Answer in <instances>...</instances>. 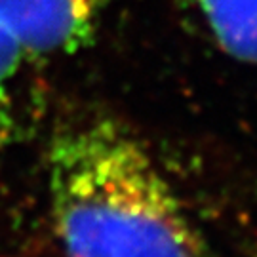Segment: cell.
Returning a JSON list of instances; mask_svg holds the SVG:
<instances>
[{
  "label": "cell",
  "instance_id": "cell-3",
  "mask_svg": "<svg viewBox=\"0 0 257 257\" xmlns=\"http://www.w3.org/2000/svg\"><path fill=\"white\" fill-rule=\"evenodd\" d=\"M215 44L227 55L257 65V0H194Z\"/></svg>",
  "mask_w": 257,
  "mask_h": 257
},
{
  "label": "cell",
  "instance_id": "cell-2",
  "mask_svg": "<svg viewBox=\"0 0 257 257\" xmlns=\"http://www.w3.org/2000/svg\"><path fill=\"white\" fill-rule=\"evenodd\" d=\"M105 0H0V23L25 57L67 55L93 40Z\"/></svg>",
  "mask_w": 257,
  "mask_h": 257
},
{
  "label": "cell",
  "instance_id": "cell-1",
  "mask_svg": "<svg viewBox=\"0 0 257 257\" xmlns=\"http://www.w3.org/2000/svg\"><path fill=\"white\" fill-rule=\"evenodd\" d=\"M63 257H213L143 141L118 118L74 120L48 149Z\"/></svg>",
  "mask_w": 257,
  "mask_h": 257
},
{
  "label": "cell",
  "instance_id": "cell-4",
  "mask_svg": "<svg viewBox=\"0 0 257 257\" xmlns=\"http://www.w3.org/2000/svg\"><path fill=\"white\" fill-rule=\"evenodd\" d=\"M27 57L0 23V143L8 141L18 126L21 71Z\"/></svg>",
  "mask_w": 257,
  "mask_h": 257
}]
</instances>
